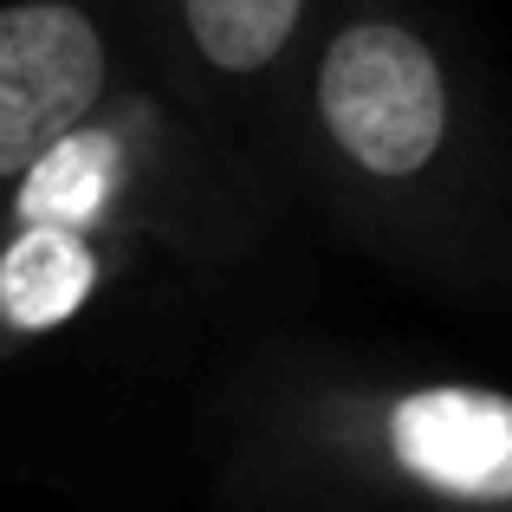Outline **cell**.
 Here are the masks:
<instances>
[{
  "instance_id": "cell-5",
  "label": "cell",
  "mask_w": 512,
  "mask_h": 512,
  "mask_svg": "<svg viewBox=\"0 0 512 512\" xmlns=\"http://www.w3.org/2000/svg\"><path fill=\"white\" fill-rule=\"evenodd\" d=\"M130 78V0H0V188Z\"/></svg>"
},
{
  "instance_id": "cell-3",
  "label": "cell",
  "mask_w": 512,
  "mask_h": 512,
  "mask_svg": "<svg viewBox=\"0 0 512 512\" xmlns=\"http://www.w3.org/2000/svg\"><path fill=\"white\" fill-rule=\"evenodd\" d=\"M201 512H512V389L376 344L240 331L195 363Z\"/></svg>"
},
{
  "instance_id": "cell-4",
  "label": "cell",
  "mask_w": 512,
  "mask_h": 512,
  "mask_svg": "<svg viewBox=\"0 0 512 512\" xmlns=\"http://www.w3.org/2000/svg\"><path fill=\"white\" fill-rule=\"evenodd\" d=\"M312 26L318 0H130L137 72L279 208H292L286 117Z\"/></svg>"
},
{
  "instance_id": "cell-2",
  "label": "cell",
  "mask_w": 512,
  "mask_h": 512,
  "mask_svg": "<svg viewBox=\"0 0 512 512\" xmlns=\"http://www.w3.org/2000/svg\"><path fill=\"white\" fill-rule=\"evenodd\" d=\"M286 175L312 240L512 318V91L454 0H318Z\"/></svg>"
},
{
  "instance_id": "cell-1",
  "label": "cell",
  "mask_w": 512,
  "mask_h": 512,
  "mask_svg": "<svg viewBox=\"0 0 512 512\" xmlns=\"http://www.w3.org/2000/svg\"><path fill=\"white\" fill-rule=\"evenodd\" d=\"M312 234L150 85H117L0 188V370H195L299 318Z\"/></svg>"
}]
</instances>
